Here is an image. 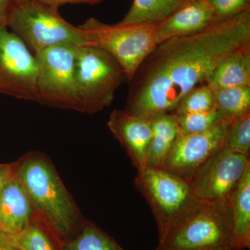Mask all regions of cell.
<instances>
[{"label": "cell", "mask_w": 250, "mask_h": 250, "mask_svg": "<svg viewBox=\"0 0 250 250\" xmlns=\"http://www.w3.org/2000/svg\"><path fill=\"white\" fill-rule=\"evenodd\" d=\"M232 227L233 246L250 248V167L228 202Z\"/></svg>", "instance_id": "16"}, {"label": "cell", "mask_w": 250, "mask_h": 250, "mask_svg": "<svg viewBox=\"0 0 250 250\" xmlns=\"http://www.w3.org/2000/svg\"><path fill=\"white\" fill-rule=\"evenodd\" d=\"M250 167L249 157L222 147L188 180L204 204H226Z\"/></svg>", "instance_id": "9"}, {"label": "cell", "mask_w": 250, "mask_h": 250, "mask_svg": "<svg viewBox=\"0 0 250 250\" xmlns=\"http://www.w3.org/2000/svg\"><path fill=\"white\" fill-rule=\"evenodd\" d=\"M214 107L220 119L231 125L250 113V86L232 87L213 91Z\"/></svg>", "instance_id": "19"}, {"label": "cell", "mask_w": 250, "mask_h": 250, "mask_svg": "<svg viewBox=\"0 0 250 250\" xmlns=\"http://www.w3.org/2000/svg\"><path fill=\"white\" fill-rule=\"evenodd\" d=\"M228 203L205 204L172 229L154 250H233Z\"/></svg>", "instance_id": "8"}, {"label": "cell", "mask_w": 250, "mask_h": 250, "mask_svg": "<svg viewBox=\"0 0 250 250\" xmlns=\"http://www.w3.org/2000/svg\"></svg>", "instance_id": "30"}, {"label": "cell", "mask_w": 250, "mask_h": 250, "mask_svg": "<svg viewBox=\"0 0 250 250\" xmlns=\"http://www.w3.org/2000/svg\"><path fill=\"white\" fill-rule=\"evenodd\" d=\"M216 22L214 12L206 0H188L170 17L156 26V42L193 35Z\"/></svg>", "instance_id": "13"}, {"label": "cell", "mask_w": 250, "mask_h": 250, "mask_svg": "<svg viewBox=\"0 0 250 250\" xmlns=\"http://www.w3.org/2000/svg\"><path fill=\"white\" fill-rule=\"evenodd\" d=\"M107 125L123 147L138 172L147 167L152 138L149 119L129 114L125 110L116 109L110 115Z\"/></svg>", "instance_id": "12"}, {"label": "cell", "mask_w": 250, "mask_h": 250, "mask_svg": "<svg viewBox=\"0 0 250 250\" xmlns=\"http://www.w3.org/2000/svg\"><path fill=\"white\" fill-rule=\"evenodd\" d=\"M134 185L150 207L159 242L205 205L185 179L163 169L146 167L138 172Z\"/></svg>", "instance_id": "3"}, {"label": "cell", "mask_w": 250, "mask_h": 250, "mask_svg": "<svg viewBox=\"0 0 250 250\" xmlns=\"http://www.w3.org/2000/svg\"><path fill=\"white\" fill-rule=\"evenodd\" d=\"M79 47L59 44L36 54V102L51 107L81 112L75 72Z\"/></svg>", "instance_id": "7"}, {"label": "cell", "mask_w": 250, "mask_h": 250, "mask_svg": "<svg viewBox=\"0 0 250 250\" xmlns=\"http://www.w3.org/2000/svg\"><path fill=\"white\" fill-rule=\"evenodd\" d=\"M16 175L36 217L59 247L75 236L85 220L48 156L32 151L16 161Z\"/></svg>", "instance_id": "2"}, {"label": "cell", "mask_w": 250, "mask_h": 250, "mask_svg": "<svg viewBox=\"0 0 250 250\" xmlns=\"http://www.w3.org/2000/svg\"><path fill=\"white\" fill-rule=\"evenodd\" d=\"M0 243L20 250H60L54 237L38 218L22 232L0 237Z\"/></svg>", "instance_id": "20"}, {"label": "cell", "mask_w": 250, "mask_h": 250, "mask_svg": "<svg viewBox=\"0 0 250 250\" xmlns=\"http://www.w3.org/2000/svg\"><path fill=\"white\" fill-rule=\"evenodd\" d=\"M7 27L35 56L59 44L85 45L80 27L67 22L58 8L37 0H16L8 16Z\"/></svg>", "instance_id": "4"}, {"label": "cell", "mask_w": 250, "mask_h": 250, "mask_svg": "<svg viewBox=\"0 0 250 250\" xmlns=\"http://www.w3.org/2000/svg\"><path fill=\"white\" fill-rule=\"evenodd\" d=\"M52 7L59 8L65 4H89L96 5L101 3L103 0H37Z\"/></svg>", "instance_id": "26"}, {"label": "cell", "mask_w": 250, "mask_h": 250, "mask_svg": "<svg viewBox=\"0 0 250 250\" xmlns=\"http://www.w3.org/2000/svg\"><path fill=\"white\" fill-rule=\"evenodd\" d=\"M0 250H20L14 247L7 246V245L1 244L0 243Z\"/></svg>", "instance_id": "29"}, {"label": "cell", "mask_w": 250, "mask_h": 250, "mask_svg": "<svg viewBox=\"0 0 250 250\" xmlns=\"http://www.w3.org/2000/svg\"><path fill=\"white\" fill-rule=\"evenodd\" d=\"M60 250H124L109 235L85 220L80 231L60 247Z\"/></svg>", "instance_id": "21"}, {"label": "cell", "mask_w": 250, "mask_h": 250, "mask_svg": "<svg viewBox=\"0 0 250 250\" xmlns=\"http://www.w3.org/2000/svg\"><path fill=\"white\" fill-rule=\"evenodd\" d=\"M188 0H134L127 14L118 24H157L164 22Z\"/></svg>", "instance_id": "18"}, {"label": "cell", "mask_w": 250, "mask_h": 250, "mask_svg": "<svg viewBox=\"0 0 250 250\" xmlns=\"http://www.w3.org/2000/svg\"><path fill=\"white\" fill-rule=\"evenodd\" d=\"M36 218L16 172L0 192V237L22 232Z\"/></svg>", "instance_id": "14"}, {"label": "cell", "mask_w": 250, "mask_h": 250, "mask_svg": "<svg viewBox=\"0 0 250 250\" xmlns=\"http://www.w3.org/2000/svg\"><path fill=\"white\" fill-rule=\"evenodd\" d=\"M213 91L207 83L198 85L182 99L173 113H184L207 112L214 108Z\"/></svg>", "instance_id": "23"}, {"label": "cell", "mask_w": 250, "mask_h": 250, "mask_svg": "<svg viewBox=\"0 0 250 250\" xmlns=\"http://www.w3.org/2000/svg\"><path fill=\"white\" fill-rule=\"evenodd\" d=\"M75 72L81 113L86 114L109 106L118 87L128 82L119 62L103 49L93 46L78 47Z\"/></svg>", "instance_id": "6"}, {"label": "cell", "mask_w": 250, "mask_h": 250, "mask_svg": "<svg viewBox=\"0 0 250 250\" xmlns=\"http://www.w3.org/2000/svg\"><path fill=\"white\" fill-rule=\"evenodd\" d=\"M214 12L217 22L228 19L250 8V0H206Z\"/></svg>", "instance_id": "25"}, {"label": "cell", "mask_w": 250, "mask_h": 250, "mask_svg": "<svg viewBox=\"0 0 250 250\" xmlns=\"http://www.w3.org/2000/svg\"><path fill=\"white\" fill-rule=\"evenodd\" d=\"M154 24H108L90 18L78 26L85 45L103 49L123 67L128 83L157 45Z\"/></svg>", "instance_id": "5"}, {"label": "cell", "mask_w": 250, "mask_h": 250, "mask_svg": "<svg viewBox=\"0 0 250 250\" xmlns=\"http://www.w3.org/2000/svg\"><path fill=\"white\" fill-rule=\"evenodd\" d=\"M152 138L148 156L147 167L161 168L178 136L177 115L162 113L149 118Z\"/></svg>", "instance_id": "17"}, {"label": "cell", "mask_w": 250, "mask_h": 250, "mask_svg": "<svg viewBox=\"0 0 250 250\" xmlns=\"http://www.w3.org/2000/svg\"><path fill=\"white\" fill-rule=\"evenodd\" d=\"M230 125H219L198 134L178 135L161 169L187 182L220 148L223 147Z\"/></svg>", "instance_id": "11"}, {"label": "cell", "mask_w": 250, "mask_h": 250, "mask_svg": "<svg viewBox=\"0 0 250 250\" xmlns=\"http://www.w3.org/2000/svg\"><path fill=\"white\" fill-rule=\"evenodd\" d=\"M224 146L232 152L250 158V113L230 125Z\"/></svg>", "instance_id": "24"}, {"label": "cell", "mask_w": 250, "mask_h": 250, "mask_svg": "<svg viewBox=\"0 0 250 250\" xmlns=\"http://www.w3.org/2000/svg\"><path fill=\"white\" fill-rule=\"evenodd\" d=\"M178 135L198 134L223 124L215 108L207 112L177 115Z\"/></svg>", "instance_id": "22"}, {"label": "cell", "mask_w": 250, "mask_h": 250, "mask_svg": "<svg viewBox=\"0 0 250 250\" xmlns=\"http://www.w3.org/2000/svg\"><path fill=\"white\" fill-rule=\"evenodd\" d=\"M37 73L36 56L14 32L0 27V93L35 101Z\"/></svg>", "instance_id": "10"}, {"label": "cell", "mask_w": 250, "mask_h": 250, "mask_svg": "<svg viewBox=\"0 0 250 250\" xmlns=\"http://www.w3.org/2000/svg\"><path fill=\"white\" fill-rule=\"evenodd\" d=\"M206 83L213 91L232 87L250 86V44L224 57Z\"/></svg>", "instance_id": "15"}, {"label": "cell", "mask_w": 250, "mask_h": 250, "mask_svg": "<svg viewBox=\"0 0 250 250\" xmlns=\"http://www.w3.org/2000/svg\"><path fill=\"white\" fill-rule=\"evenodd\" d=\"M16 0H0V27H7L8 16Z\"/></svg>", "instance_id": "28"}, {"label": "cell", "mask_w": 250, "mask_h": 250, "mask_svg": "<svg viewBox=\"0 0 250 250\" xmlns=\"http://www.w3.org/2000/svg\"><path fill=\"white\" fill-rule=\"evenodd\" d=\"M16 172V161L10 164H0V192L9 179L14 177Z\"/></svg>", "instance_id": "27"}, {"label": "cell", "mask_w": 250, "mask_h": 250, "mask_svg": "<svg viewBox=\"0 0 250 250\" xmlns=\"http://www.w3.org/2000/svg\"><path fill=\"white\" fill-rule=\"evenodd\" d=\"M250 44V8L193 35L157 44L129 82L125 111L149 119L173 113L190 90L206 83L218 62Z\"/></svg>", "instance_id": "1"}]
</instances>
